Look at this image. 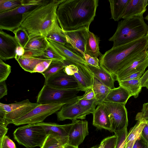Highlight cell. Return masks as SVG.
<instances>
[{"label":"cell","instance_id":"obj_1","mask_svg":"<svg viewBox=\"0 0 148 148\" xmlns=\"http://www.w3.org/2000/svg\"><path fill=\"white\" fill-rule=\"evenodd\" d=\"M98 0H64L58 6L56 17L63 31L89 27L96 15Z\"/></svg>","mask_w":148,"mask_h":148},{"label":"cell","instance_id":"obj_2","mask_svg":"<svg viewBox=\"0 0 148 148\" xmlns=\"http://www.w3.org/2000/svg\"><path fill=\"white\" fill-rule=\"evenodd\" d=\"M148 49V35L133 42L112 47L99 58V65L114 77L142 52Z\"/></svg>","mask_w":148,"mask_h":148},{"label":"cell","instance_id":"obj_3","mask_svg":"<svg viewBox=\"0 0 148 148\" xmlns=\"http://www.w3.org/2000/svg\"><path fill=\"white\" fill-rule=\"evenodd\" d=\"M64 1L47 0L25 19L20 27L25 29L30 39L38 36L46 37L57 19L58 7Z\"/></svg>","mask_w":148,"mask_h":148},{"label":"cell","instance_id":"obj_4","mask_svg":"<svg viewBox=\"0 0 148 148\" xmlns=\"http://www.w3.org/2000/svg\"><path fill=\"white\" fill-rule=\"evenodd\" d=\"M143 16L135 17L119 21L116 29L108 40L112 47L133 42L148 34V25Z\"/></svg>","mask_w":148,"mask_h":148},{"label":"cell","instance_id":"obj_5","mask_svg":"<svg viewBox=\"0 0 148 148\" xmlns=\"http://www.w3.org/2000/svg\"><path fill=\"white\" fill-rule=\"evenodd\" d=\"M47 0H24L20 5L11 10L0 13V30L13 32L34 10Z\"/></svg>","mask_w":148,"mask_h":148},{"label":"cell","instance_id":"obj_6","mask_svg":"<svg viewBox=\"0 0 148 148\" xmlns=\"http://www.w3.org/2000/svg\"><path fill=\"white\" fill-rule=\"evenodd\" d=\"M13 134L18 144L27 148L40 147L48 136L44 129L36 124L19 127L15 130Z\"/></svg>","mask_w":148,"mask_h":148},{"label":"cell","instance_id":"obj_7","mask_svg":"<svg viewBox=\"0 0 148 148\" xmlns=\"http://www.w3.org/2000/svg\"><path fill=\"white\" fill-rule=\"evenodd\" d=\"M79 91L77 89L56 88L44 84L37 97V103L42 104L73 103L78 100L80 96L77 95Z\"/></svg>","mask_w":148,"mask_h":148},{"label":"cell","instance_id":"obj_8","mask_svg":"<svg viewBox=\"0 0 148 148\" xmlns=\"http://www.w3.org/2000/svg\"><path fill=\"white\" fill-rule=\"evenodd\" d=\"M65 104H66L63 103L41 104L26 114L14 120L11 124L18 126L43 122L47 117L60 110Z\"/></svg>","mask_w":148,"mask_h":148},{"label":"cell","instance_id":"obj_9","mask_svg":"<svg viewBox=\"0 0 148 148\" xmlns=\"http://www.w3.org/2000/svg\"><path fill=\"white\" fill-rule=\"evenodd\" d=\"M101 103L107 110L112 132L116 133L127 127L128 121L125 104L103 101Z\"/></svg>","mask_w":148,"mask_h":148},{"label":"cell","instance_id":"obj_10","mask_svg":"<svg viewBox=\"0 0 148 148\" xmlns=\"http://www.w3.org/2000/svg\"><path fill=\"white\" fill-rule=\"evenodd\" d=\"M42 104L31 102L29 99L9 104L0 103V108L6 112V120L8 124L28 113Z\"/></svg>","mask_w":148,"mask_h":148},{"label":"cell","instance_id":"obj_11","mask_svg":"<svg viewBox=\"0 0 148 148\" xmlns=\"http://www.w3.org/2000/svg\"><path fill=\"white\" fill-rule=\"evenodd\" d=\"M89 28L84 27L72 31H63L68 45L84 58L86 53V48Z\"/></svg>","mask_w":148,"mask_h":148},{"label":"cell","instance_id":"obj_12","mask_svg":"<svg viewBox=\"0 0 148 148\" xmlns=\"http://www.w3.org/2000/svg\"><path fill=\"white\" fill-rule=\"evenodd\" d=\"M64 69L50 77L45 81L44 84L56 88L77 89L80 91L79 84L75 77L68 75Z\"/></svg>","mask_w":148,"mask_h":148},{"label":"cell","instance_id":"obj_13","mask_svg":"<svg viewBox=\"0 0 148 148\" xmlns=\"http://www.w3.org/2000/svg\"><path fill=\"white\" fill-rule=\"evenodd\" d=\"M148 66V49L142 52L130 64L119 72L115 80L121 81L125 77L138 72H145Z\"/></svg>","mask_w":148,"mask_h":148},{"label":"cell","instance_id":"obj_14","mask_svg":"<svg viewBox=\"0 0 148 148\" xmlns=\"http://www.w3.org/2000/svg\"><path fill=\"white\" fill-rule=\"evenodd\" d=\"M88 122L86 120L75 119L72 120L69 132L67 143L78 147L89 134Z\"/></svg>","mask_w":148,"mask_h":148},{"label":"cell","instance_id":"obj_15","mask_svg":"<svg viewBox=\"0 0 148 148\" xmlns=\"http://www.w3.org/2000/svg\"><path fill=\"white\" fill-rule=\"evenodd\" d=\"M19 45L14 36L0 30V59L6 61L15 58Z\"/></svg>","mask_w":148,"mask_h":148},{"label":"cell","instance_id":"obj_16","mask_svg":"<svg viewBox=\"0 0 148 148\" xmlns=\"http://www.w3.org/2000/svg\"><path fill=\"white\" fill-rule=\"evenodd\" d=\"M77 101L65 104L62 107L57 113L58 121H63L67 119L72 121L86 119V116L89 114L77 103Z\"/></svg>","mask_w":148,"mask_h":148},{"label":"cell","instance_id":"obj_17","mask_svg":"<svg viewBox=\"0 0 148 148\" xmlns=\"http://www.w3.org/2000/svg\"><path fill=\"white\" fill-rule=\"evenodd\" d=\"M46 37L38 36L30 39L24 48V55L34 57L41 56L49 45Z\"/></svg>","mask_w":148,"mask_h":148},{"label":"cell","instance_id":"obj_18","mask_svg":"<svg viewBox=\"0 0 148 148\" xmlns=\"http://www.w3.org/2000/svg\"><path fill=\"white\" fill-rule=\"evenodd\" d=\"M47 40L57 51L66 58L65 61L69 64H78L86 66L88 64L82 56L72 49L61 44L50 40Z\"/></svg>","mask_w":148,"mask_h":148},{"label":"cell","instance_id":"obj_19","mask_svg":"<svg viewBox=\"0 0 148 148\" xmlns=\"http://www.w3.org/2000/svg\"><path fill=\"white\" fill-rule=\"evenodd\" d=\"M36 124L42 127L48 135L49 134L52 135L59 138L68 143L69 132L71 123L60 125L55 123L43 122Z\"/></svg>","mask_w":148,"mask_h":148},{"label":"cell","instance_id":"obj_20","mask_svg":"<svg viewBox=\"0 0 148 148\" xmlns=\"http://www.w3.org/2000/svg\"><path fill=\"white\" fill-rule=\"evenodd\" d=\"M148 5V0H129L122 18L124 19L143 16Z\"/></svg>","mask_w":148,"mask_h":148},{"label":"cell","instance_id":"obj_21","mask_svg":"<svg viewBox=\"0 0 148 148\" xmlns=\"http://www.w3.org/2000/svg\"><path fill=\"white\" fill-rule=\"evenodd\" d=\"M92 124L97 129H105L111 132V125L107 110L102 103L98 105L92 114Z\"/></svg>","mask_w":148,"mask_h":148},{"label":"cell","instance_id":"obj_22","mask_svg":"<svg viewBox=\"0 0 148 148\" xmlns=\"http://www.w3.org/2000/svg\"><path fill=\"white\" fill-rule=\"evenodd\" d=\"M76 65L78 68V72L74 76L79 85L80 91H85L92 86L94 75L88 66L78 64H72Z\"/></svg>","mask_w":148,"mask_h":148},{"label":"cell","instance_id":"obj_23","mask_svg":"<svg viewBox=\"0 0 148 148\" xmlns=\"http://www.w3.org/2000/svg\"><path fill=\"white\" fill-rule=\"evenodd\" d=\"M131 96L128 91L119 86L111 89L103 100V102L121 103L125 105Z\"/></svg>","mask_w":148,"mask_h":148},{"label":"cell","instance_id":"obj_24","mask_svg":"<svg viewBox=\"0 0 148 148\" xmlns=\"http://www.w3.org/2000/svg\"><path fill=\"white\" fill-rule=\"evenodd\" d=\"M89 70L100 81L111 89L115 88L114 82L115 81L114 77L100 66L99 69L89 64L87 65Z\"/></svg>","mask_w":148,"mask_h":148},{"label":"cell","instance_id":"obj_25","mask_svg":"<svg viewBox=\"0 0 148 148\" xmlns=\"http://www.w3.org/2000/svg\"><path fill=\"white\" fill-rule=\"evenodd\" d=\"M99 37L89 30L86 46V53L91 56L98 58L102 55L99 51Z\"/></svg>","mask_w":148,"mask_h":148},{"label":"cell","instance_id":"obj_26","mask_svg":"<svg viewBox=\"0 0 148 148\" xmlns=\"http://www.w3.org/2000/svg\"><path fill=\"white\" fill-rule=\"evenodd\" d=\"M129 0H109L111 19L115 21H119L122 17Z\"/></svg>","mask_w":148,"mask_h":148},{"label":"cell","instance_id":"obj_27","mask_svg":"<svg viewBox=\"0 0 148 148\" xmlns=\"http://www.w3.org/2000/svg\"><path fill=\"white\" fill-rule=\"evenodd\" d=\"M47 59L41 56L34 57L24 55L16 60L24 70L32 73L38 64Z\"/></svg>","mask_w":148,"mask_h":148},{"label":"cell","instance_id":"obj_28","mask_svg":"<svg viewBox=\"0 0 148 148\" xmlns=\"http://www.w3.org/2000/svg\"><path fill=\"white\" fill-rule=\"evenodd\" d=\"M92 88L94 92L95 99L97 101L98 105L103 101L110 90L94 75Z\"/></svg>","mask_w":148,"mask_h":148},{"label":"cell","instance_id":"obj_29","mask_svg":"<svg viewBox=\"0 0 148 148\" xmlns=\"http://www.w3.org/2000/svg\"><path fill=\"white\" fill-rule=\"evenodd\" d=\"M140 79L120 81L118 82L120 86L128 91L131 97L133 96L134 98H136L138 97L142 89Z\"/></svg>","mask_w":148,"mask_h":148},{"label":"cell","instance_id":"obj_30","mask_svg":"<svg viewBox=\"0 0 148 148\" xmlns=\"http://www.w3.org/2000/svg\"><path fill=\"white\" fill-rule=\"evenodd\" d=\"M50 40L66 46L68 45L66 37L63 31L59 26L57 19L55 21L52 28L46 37Z\"/></svg>","mask_w":148,"mask_h":148},{"label":"cell","instance_id":"obj_31","mask_svg":"<svg viewBox=\"0 0 148 148\" xmlns=\"http://www.w3.org/2000/svg\"><path fill=\"white\" fill-rule=\"evenodd\" d=\"M146 123L147 121L145 120L137 121L136 124L130 129L128 132L126 139V143L137 140L140 136Z\"/></svg>","mask_w":148,"mask_h":148},{"label":"cell","instance_id":"obj_32","mask_svg":"<svg viewBox=\"0 0 148 148\" xmlns=\"http://www.w3.org/2000/svg\"><path fill=\"white\" fill-rule=\"evenodd\" d=\"M67 64L65 62L52 61L48 68L41 74L45 78V81L48 78L63 69Z\"/></svg>","mask_w":148,"mask_h":148},{"label":"cell","instance_id":"obj_33","mask_svg":"<svg viewBox=\"0 0 148 148\" xmlns=\"http://www.w3.org/2000/svg\"><path fill=\"white\" fill-rule=\"evenodd\" d=\"M49 43L48 46L43 52L41 57L46 59L51 60L52 61L64 62L66 58L57 51L49 42Z\"/></svg>","mask_w":148,"mask_h":148},{"label":"cell","instance_id":"obj_34","mask_svg":"<svg viewBox=\"0 0 148 148\" xmlns=\"http://www.w3.org/2000/svg\"><path fill=\"white\" fill-rule=\"evenodd\" d=\"M67 143L63 140L49 134L48 135L42 145L40 148H61Z\"/></svg>","mask_w":148,"mask_h":148},{"label":"cell","instance_id":"obj_35","mask_svg":"<svg viewBox=\"0 0 148 148\" xmlns=\"http://www.w3.org/2000/svg\"><path fill=\"white\" fill-rule=\"evenodd\" d=\"M13 33L19 45L24 48L30 39L27 32L24 28L20 27Z\"/></svg>","mask_w":148,"mask_h":148},{"label":"cell","instance_id":"obj_36","mask_svg":"<svg viewBox=\"0 0 148 148\" xmlns=\"http://www.w3.org/2000/svg\"><path fill=\"white\" fill-rule=\"evenodd\" d=\"M24 0H0V13L12 10L22 4Z\"/></svg>","mask_w":148,"mask_h":148},{"label":"cell","instance_id":"obj_37","mask_svg":"<svg viewBox=\"0 0 148 148\" xmlns=\"http://www.w3.org/2000/svg\"><path fill=\"white\" fill-rule=\"evenodd\" d=\"M77 103L89 114H92L96 109V107L98 105V102L95 99L90 100H78Z\"/></svg>","mask_w":148,"mask_h":148},{"label":"cell","instance_id":"obj_38","mask_svg":"<svg viewBox=\"0 0 148 148\" xmlns=\"http://www.w3.org/2000/svg\"><path fill=\"white\" fill-rule=\"evenodd\" d=\"M11 71V66L0 59V82L5 81Z\"/></svg>","mask_w":148,"mask_h":148},{"label":"cell","instance_id":"obj_39","mask_svg":"<svg viewBox=\"0 0 148 148\" xmlns=\"http://www.w3.org/2000/svg\"><path fill=\"white\" fill-rule=\"evenodd\" d=\"M52 61L51 60L47 59L40 62L36 66L33 73H43L48 68Z\"/></svg>","mask_w":148,"mask_h":148},{"label":"cell","instance_id":"obj_40","mask_svg":"<svg viewBox=\"0 0 148 148\" xmlns=\"http://www.w3.org/2000/svg\"><path fill=\"white\" fill-rule=\"evenodd\" d=\"M135 120L148 121V102L143 104L141 111L136 115Z\"/></svg>","mask_w":148,"mask_h":148},{"label":"cell","instance_id":"obj_41","mask_svg":"<svg viewBox=\"0 0 148 148\" xmlns=\"http://www.w3.org/2000/svg\"><path fill=\"white\" fill-rule=\"evenodd\" d=\"M0 148H16L14 143L8 136L5 135L0 140Z\"/></svg>","mask_w":148,"mask_h":148},{"label":"cell","instance_id":"obj_42","mask_svg":"<svg viewBox=\"0 0 148 148\" xmlns=\"http://www.w3.org/2000/svg\"><path fill=\"white\" fill-rule=\"evenodd\" d=\"M84 58L88 64L99 69L100 68L99 60L98 58L91 56L86 53L84 56Z\"/></svg>","mask_w":148,"mask_h":148},{"label":"cell","instance_id":"obj_43","mask_svg":"<svg viewBox=\"0 0 148 148\" xmlns=\"http://www.w3.org/2000/svg\"><path fill=\"white\" fill-rule=\"evenodd\" d=\"M116 137L114 135L104 138L102 141L104 145V148H115Z\"/></svg>","mask_w":148,"mask_h":148},{"label":"cell","instance_id":"obj_44","mask_svg":"<svg viewBox=\"0 0 148 148\" xmlns=\"http://www.w3.org/2000/svg\"><path fill=\"white\" fill-rule=\"evenodd\" d=\"M84 94L80 96L78 100H90L95 98V94L92 86L88 88L85 91Z\"/></svg>","mask_w":148,"mask_h":148},{"label":"cell","instance_id":"obj_45","mask_svg":"<svg viewBox=\"0 0 148 148\" xmlns=\"http://www.w3.org/2000/svg\"><path fill=\"white\" fill-rule=\"evenodd\" d=\"M78 70L77 66L72 64H67L64 69V71L69 75H73L78 72Z\"/></svg>","mask_w":148,"mask_h":148},{"label":"cell","instance_id":"obj_46","mask_svg":"<svg viewBox=\"0 0 148 148\" xmlns=\"http://www.w3.org/2000/svg\"><path fill=\"white\" fill-rule=\"evenodd\" d=\"M132 148H148V145L140 136L136 140Z\"/></svg>","mask_w":148,"mask_h":148},{"label":"cell","instance_id":"obj_47","mask_svg":"<svg viewBox=\"0 0 148 148\" xmlns=\"http://www.w3.org/2000/svg\"><path fill=\"white\" fill-rule=\"evenodd\" d=\"M144 73V72H138L133 73L125 77L121 81L135 79H140Z\"/></svg>","mask_w":148,"mask_h":148},{"label":"cell","instance_id":"obj_48","mask_svg":"<svg viewBox=\"0 0 148 148\" xmlns=\"http://www.w3.org/2000/svg\"><path fill=\"white\" fill-rule=\"evenodd\" d=\"M8 89L5 81L0 82V99L7 95Z\"/></svg>","mask_w":148,"mask_h":148},{"label":"cell","instance_id":"obj_49","mask_svg":"<svg viewBox=\"0 0 148 148\" xmlns=\"http://www.w3.org/2000/svg\"><path fill=\"white\" fill-rule=\"evenodd\" d=\"M141 85L142 87L148 88V70L144 73L140 79Z\"/></svg>","mask_w":148,"mask_h":148},{"label":"cell","instance_id":"obj_50","mask_svg":"<svg viewBox=\"0 0 148 148\" xmlns=\"http://www.w3.org/2000/svg\"><path fill=\"white\" fill-rule=\"evenodd\" d=\"M25 53V51L24 48L19 45L18 46L16 49L15 58L16 60L19 58L23 56Z\"/></svg>","mask_w":148,"mask_h":148},{"label":"cell","instance_id":"obj_51","mask_svg":"<svg viewBox=\"0 0 148 148\" xmlns=\"http://www.w3.org/2000/svg\"><path fill=\"white\" fill-rule=\"evenodd\" d=\"M141 136L148 145V126L147 123L144 127Z\"/></svg>","mask_w":148,"mask_h":148},{"label":"cell","instance_id":"obj_52","mask_svg":"<svg viewBox=\"0 0 148 148\" xmlns=\"http://www.w3.org/2000/svg\"><path fill=\"white\" fill-rule=\"evenodd\" d=\"M6 124H0V140L7 133L8 128Z\"/></svg>","mask_w":148,"mask_h":148},{"label":"cell","instance_id":"obj_53","mask_svg":"<svg viewBox=\"0 0 148 148\" xmlns=\"http://www.w3.org/2000/svg\"><path fill=\"white\" fill-rule=\"evenodd\" d=\"M136 140L131 141L126 143L125 148H132L133 145Z\"/></svg>","mask_w":148,"mask_h":148},{"label":"cell","instance_id":"obj_54","mask_svg":"<svg viewBox=\"0 0 148 148\" xmlns=\"http://www.w3.org/2000/svg\"><path fill=\"white\" fill-rule=\"evenodd\" d=\"M62 148H78V147H75L68 143L62 146Z\"/></svg>","mask_w":148,"mask_h":148},{"label":"cell","instance_id":"obj_55","mask_svg":"<svg viewBox=\"0 0 148 148\" xmlns=\"http://www.w3.org/2000/svg\"><path fill=\"white\" fill-rule=\"evenodd\" d=\"M97 148H104V145L103 142L102 141L100 145Z\"/></svg>","mask_w":148,"mask_h":148},{"label":"cell","instance_id":"obj_56","mask_svg":"<svg viewBox=\"0 0 148 148\" xmlns=\"http://www.w3.org/2000/svg\"><path fill=\"white\" fill-rule=\"evenodd\" d=\"M144 18L147 20L148 22V12L147 15Z\"/></svg>","mask_w":148,"mask_h":148},{"label":"cell","instance_id":"obj_57","mask_svg":"<svg viewBox=\"0 0 148 148\" xmlns=\"http://www.w3.org/2000/svg\"><path fill=\"white\" fill-rule=\"evenodd\" d=\"M98 147V146L96 145L90 148H97Z\"/></svg>","mask_w":148,"mask_h":148},{"label":"cell","instance_id":"obj_58","mask_svg":"<svg viewBox=\"0 0 148 148\" xmlns=\"http://www.w3.org/2000/svg\"><path fill=\"white\" fill-rule=\"evenodd\" d=\"M147 125L148 126V121H147Z\"/></svg>","mask_w":148,"mask_h":148},{"label":"cell","instance_id":"obj_59","mask_svg":"<svg viewBox=\"0 0 148 148\" xmlns=\"http://www.w3.org/2000/svg\"><path fill=\"white\" fill-rule=\"evenodd\" d=\"M62 146L61 147V148H62Z\"/></svg>","mask_w":148,"mask_h":148},{"label":"cell","instance_id":"obj_60","mask_svg":"<svg viewBox=\"0 0 148 148\" xmlns=\"http://www.w3.org/2000/svg\"></svg>","mask_w":148,"mask_h":148}]
</instances>
